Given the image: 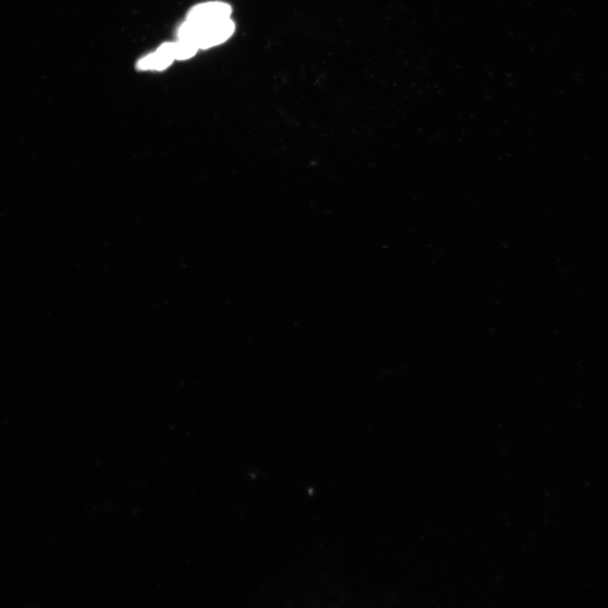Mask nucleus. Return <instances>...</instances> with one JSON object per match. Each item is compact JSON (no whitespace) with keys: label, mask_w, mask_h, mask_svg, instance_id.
<instances>
[{"label":"nucleus","mask_w":608,"mask_h":608,"mask_svg":"<svg viewBox=\"0 0 608 608\" xmlns=\"http://www.w3.org/2000/svg\"><path fill=\"white\" fill-rule=\"evenodd\" d=\"M232 7L223 2H207L197 4L188 12L186 21L196 24H208L231 18Z\"/></svg>","instance_id":"obj_2"},{"label":"nucleus","mask_w":608,"mask_h":608,"mask_svg":"<svg viewBox=\"0 0 608 608\" xmlns=\"http://www.w3.org/2000/svg\"><path fill=\"white\" fill-rule=\"evenodd\" d=\"M163 45L174 61H187L195 56L199 50L195 45L181 40L173 41V43H165Z\"/></svg>","instance_id":"obj_4"},{"label":"nucleus","mask_w":608,"mask_h":608,"mask_svg":"<svg viewBox=\"0 0 608 608\" xmlns=\"http://www.w3.org/2000/svg\"><path fill=\"white\" fill-rule=\"evenodd\" d=\"M173 61L174 59L162 44L154 53L140 59L137 64V68L141 71H161L171 66Z\"/></svg>","instance_id":"obj_3"},{"label":"nucleus","mask_w":608,"mask_h":608,"mask_svg":"<svg viewBox=\"0 0 608 608\" xmlns=\"http://www.w3.org/2000/svg\"><path fill=\"white\" fill-rule=\"evenodd\" d=\"M235 24L231 18L208 24H196L186 21L177 31L178 40L186 41L199 49L215 47L233 34Z\"/></svg>","instance_id":"obj_1"}]
</instances>
